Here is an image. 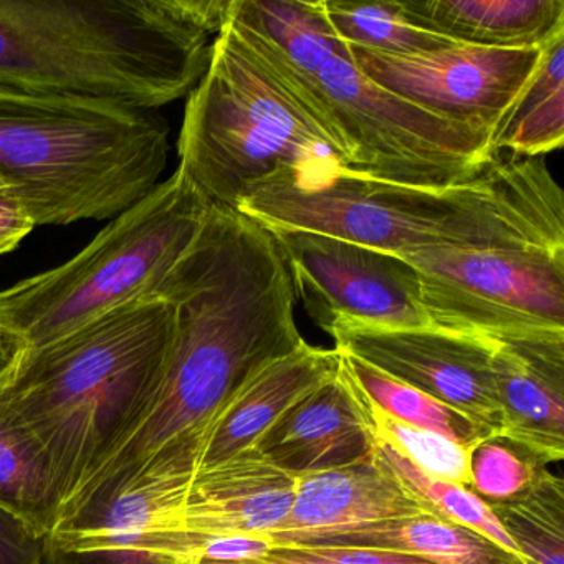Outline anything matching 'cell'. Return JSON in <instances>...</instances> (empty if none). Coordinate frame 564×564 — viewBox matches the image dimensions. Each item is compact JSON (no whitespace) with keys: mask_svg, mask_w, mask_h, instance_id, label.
<instances>
[{"mask_svg":"<svg viewBox=\"0 0 564 564\" xmlns=\"http://www.w3.org/2000/svg\"><path fill=\"white\" fill-rule=\"evenodd\" d=\"M156 295L174 312L160 391L140 427L65 505L61 520L110 501L171 442L193 434L209 441L220 412L247 382L306 345L279 243L237 209L210 206Z\"/></svg>","mask_w":564,"mask_h":564,"instance_id":"6da1fadb","label":"cell"},{"mask_svg":"<svg viewBox=\"0 0 564 564\" xmlns=\"http://www.w3.org/2000/svg\"><path fill=\"white\" fill-rule=\"evenodd\" d=\"M229 22L315 118L349 173L445 187L475 180L497 158L491 131L422 110L366 77L319 0H232Z\"/></svg>","mask_w":564,"mask_h":564,"instance_id":"7a4b0ae2","label":"cell"},{"mask_svg":"<svg viewBox=\"0 0 564 564\" xmlns=\"http://www.w3.org/2000/svg\"><path fill=\"white\" fill-rule=\"evenodd\" d=\"M232 0H0V88L158 110L194 90Z\"/></svg>","mask_w":564,"mask_h":564,"instance_id":"3957f363","label":"cell"},{"mask_svg":"<svg viewBox=\"0 0 564 564\" xmlns=\"http://www.w3.org/2000/svg\"><path fill=\"white\" fill-rule=\"evenodd\" d=\"M237 210L269 230L323 234L399 257L435 247L564 250L563 191L543 158H495L480 176L445 187L349 171L308 186L282 176Z\"/></svg>","mask_w":564,"mask_h":564,"instance_id":"277c9868","label":"cell"},{"mask_svg":"<svg viewBox=\"0 0 564 564\" xmlns=\"http://www.w3.org/2000/svg\"><path fill=\"white\" fill-rule=\"evenodd\" d=\"M173 338V306L151 295L24 349L0 381V409L37 442L62 510L147 417Z\"/></svg>","mask_w":564,"mask_h":564,"instance_id":"5b68a950","label":"cell"},{"mask_svg":"<svg viewBox=\"0 0 564 564\" xmlns=\"http://www.w3.org/2000/svg\"><path fill=\"white\" fill-rule=\"evenodd\" d=\"M160 111L0 88V181L37 226L115 219L166 170Z\"/></svg>","mask_w":564,"mask_h":564,"instance_id":"8992f818","label":"cell"},{"mask_svg":"<svg viewBox=\"0 0 564 564\" xmlns=\"http://www.w3.org/2000/svg\"><path fill=\"white\" fill-rule=\"evenodd\" d=\"M177 170L210 206L237 209L256 187L286 176L318 184L346 170L315 118L227 24L187 95Z\"/></svg>","mask_w":564,"mask_h":564,"instance_id":"52a82bcc","label":"cell"},{"mask_svg":"<svg viewBox=\"0 0 564 564\" xmlns=\"http://www.w3.org/2000/svg\"><path fill=\"white\" fill-rule=\"evenodd\" d=\"M210 204L176 170L64 265L0 290V328L41 348L156 295L203 229Z\"/></svg>","mask_w":564,"mask_h":564,"instance_id":"ba28073f","label":"cell"},{"mask_svg":"<svg viewBox=\"0 0 564 564\" xmlns=\"http://www.w3.org/2000/svg\"><path fill=\"white\" fill-rule=\"evenodd\" d=\"M402 259L435 328L491 343L564 338V250L435 247Z\"/></svg>","mask_w":564,"mask_h":564,"instance_id":"9c48e42d","label":"cell"},{"mask_svg":"<svg viewBox=\"0 0 564 564\" xmlns=\"http://www.w3.org/2000/svg\"><path fill=\"white\" fill-rule=\"evenodd\" d=\"M270 232L293 292L325 332L339 319L388 328L432 326L417 272L402 257L305 230Z\"/></svg>","mask_w":564,"mask_h":564,"instance_id":"30bf717a","label":"cell"},{"mask_svg":"<svg viewBox=\"0 0 564 564\" xmlns=\"http://www.w3.org/2000/svg\"><path fill=\"white\" fill-rule=\"evenodd\" d=\"M346 47L352 64L379 87L437 117L491 131L497 140L546 45L488 48L457 44L402 57Z\"/></svg>","mask_w":564,"mask_h":564,"instance_id":"8fae6325","label":"cell"},{"mask_svg":"<svg viewBox=\"0 0 564 564\" xmlns=\"http://www.w3.org/2000/svg\"><path fill=\"white\" fill-rule=\"evenodd\" d=\"M335 349L464 412L490 437L501 415L491 356L497 343L425 326L388 328L339 319L326 329Z\"/></svg>","mask_w":564,"mask_h":564,"instance_id":"7c38bea8","label":"cell"},{"mask_svg":"<svg viewBox=\"0 0 564 564\" xmlns=\"http://www.w3.org/2000/svg\"><path fill=\"white\" fill-rule=\"evenodd\" d=\"M422 513L431 511L372 454L296 478L292 508L269 540L273 547L313 544Z\"/></svg>","mask_w":564,"mask_h":564,"instance_id":"4fadbf2b","label":"cell"},{"mask_svg":"<svg viewBox=\"0 0 564 564\" xmlns=\"http://www.w3.org/2000/svg\"><path fill=\"white\" fill-rule=\"evenodd\" d=\"M500 438L543 465L564 458V338L497 343Z\"/></svg>","mask_w":564,"mask_h":564,"instance_id":"5bb4252c","label":"cell"},{"mask_svg":"<svg viewBox=\"0 0 564 564\" xmlns=\"http://www.w3.org/2000/svg\"><path fill=\"white\" fill-rule=\"evenodd\" d=\"M295 484L256 451L242 452L197 470L170 530L269 538L292 508Z\"/></svg>","mask_w":564,"mask_h":564,"instance_id":"9a60e30c","label":"cell"},{"mask_svg":"<svg viewBox=\"0 0 564 564\" xmlns=\"http://www.w3.org/2000/svg\"><path fill=\"white\" fill-rule=\"evenodd\" d=\"M250 451L300 478L366 460L375 454V441L338 369L332 381L310 392L270 425Z\"/></svg>","mask_w":564,"mask_h":564,"instance_id":"2e32d148","label":"cell"},{"mask_svg":"<svg viewBox=\"0 0 564 564\" xmlns=\"http://www.w3.org/2000/svg\"><path fill=\"white\" fill-rule=\"evenodd\" d=\"M339 359L335 348L306 343L267 366L220 412L204 447L199 470L250 451L290 408L338 375Z\"/></svg>","mask_w":564,"mask_h":564,"instance_id":"e0dca14e","label":"cell"},{"mask_svg":"<svg viewBox=\"0 0 564 564\" xmlns=\"http://www.w3.org/2000/svg\"><path fill=\"white\" fill-rule=\"evenodd\" d=\"M415 28L455 44L541 48L564 34L563 0H399Z\"/></svg>","mask_w":564,"mask_h":564,"instance_id":"ac0fdd59","label":"cell"},{"mask_svg":"<svg viewBox=\"0 0 564 564\" xmlns=\"http://www.w3.org/2000/svg\"><path fill=\"white\" fill-rule=\"evenodd\" d=\"M313 544L398 551L437 564H520L487 538L431 513L326 538Z\"/></svg>","mask_w":564,"mask_h":564,"instance_id":"d6986e66","label":"cell"},{"mask_svg":"<svg viewBox=\"0 0 564 564\" xmlns=\"http://www.w3.org/2000/svg\"><path fill=\"white\" fill-rule=\"evenodd\" d=\"M564 143V34L543 48L540 64L495 140L497 153L543 158Z\"/></svg>","mask_w":564,"mask_h":564,"instance_id":"ffe728a7","label":"cell"},{"mask_svg":"<svg viewBox=\"0 0 564 564\" xmlns=\"http://www.w3.org/2000/svg\"><path fill=\"white\" fill-rule=\"evenodd\" d=\"M0 505L51 534L61 520L62 497L32 435L0 409Z\"/></svg>","mask_w":564,"mask_h":564,"instance_id":"44dd1931","label":"cell"},{"mask_svg":"<svg viewBox=\"0 0 564 564\" xmlns=\"http://www.w3.org/2000/svg\"><path fill=\"white\" fill-rule=\"evenodd\" d=\"M339 368L351 384L384 414L402 424L435 432L462 445H474L490 437L477 422L464 412L437 401L432 395L404 384L355 356L339 352Z\"/></svg>","mask_w":564,"mask_h":564,"instance_id":"7402d4cb","label":"cell"},{"mask_svg":"<svg viewBox=\"0 0 564 564\" xmlns=\"http://www.w3.org/2000/svg\"><path fill=\"white\" fill-rule=\"evenodd\" d=\"M333 34L346 45L389 55H422L454 47L455 42L412 25L399 0L352 2L319 0Z\"/></svg>","mask_w":564,"mask_h":564,"instance_id":"603a6c76","label":"cell"},{"mask_svg":"<svg viewBox=\"0 0 564 564\" xmlns=\"http://www.w3.org/2000/svg\"><path fill=\"white\" fill-rule=\"evenodd\" d=\"M528 564H564V484L546 467L530 487L507 501L488 503Z\"/></svg>","mask_w":564,"mask_h":564,"instance_id":"cb8c5ba5","label":"cell"},{"mask_svg":"<svg viewBox=\"0 0 564 564\" xmlns=\"http://www.w3.org/2000/svg\"><path fill=\"white\" fill-rule=\"evenodd\" d=\"M375 455L432 514L475 531L513 556L518 563L528 564L527 557L505 533L487 501L481 500L470 488L425 474L384 442L375 441Z\"/></svg>","mask_w":564,"mask_h":564,"instance_id":"d4e9b609","label":"cell"},{"mask_svg":"<svg viewBox=\"0 0 564 564\" xmlns=\"http://www.w3.org/2000/svg\"><path fill=\"white\" fill-rule=\"evenodd\" d=\"M341 361V359H339ZM341 371V368H339ZM349 388L356 398L359 415L362 424L368 429L369 434L375 441L384 442L392 448L404 455L409 462L421 468L425 474L434 477L445 478L454 484L468 487V458H470V447L468 445L457 444L444 435L435 432L424 431V429L411 427L395 421L391 415L384 414L378 408L371 404L348 378Z\"/></svg>","mask_w":564,"mask_h":564,"instance_id":"484cf974","label":"cell"},{"mask_svg":"<svg viewBox=\"0 0 564 564\" xmlns=\"http://www.w3.org/2000/svg\"><path fill=\"white\" fill-rule=\"evenodd\" d=\"M543 467L505 438H481L470 448L467 488L487 503L511 500L530 487Z\"/></svg>","mask_w":564,"mask_h":564,"instance_id":"4316f807","label":"cell"},{"mask_svg":"<svg viewBox=\"0 0 564 564\" xmlns=\"http://www.w3.org/2000/svg\"><path fill=\"white\" fill-rule=\"evenodd\" d=\"M256 561L262 564H437L398 551L315 544L272 547L265 556Z\"/></svg>","mask_w":564,"mask_h":564,"instance_id":"83f0119b","label":"cell"},{"mask_svg":"<svg viewBox=\"0 0 564 564\" xmlns=\"http://www.w3.org/2000/svg\"><path fill=\"white\" fill-rule=\"evenodd\" d=\"M181 560L140 544H64L48 534L42 564H180Z\"/></svg>","mask_w":564,"mask_h":564,"instance_id":"f1b7e54d","label":"cell"},{"mask_svg":"<svg viewBox=\"0 0 564 564\" xmlns=\"http://www.w3.org/2000/svg\"><path fill=\"white\" fill-rule=\"evenodd\" d=\"M47 536L0 505V564H42Z\"/></svg>","mask_w":564,"mask_h":564,"instance_id":"f546056e","label":"cell"},{"mask_svg":"<svg viewBox=\"0 0 564 564\" xmlns=\"http://www.w3.org/2000/svg\"><path fill=\"white\" fill-rule=\"evenodd\" d=\"M37 227L21 197L0 183V256L12 252Z\"/></svg>","mask_w":564,"mask_h":564,"instance_id":"4dcf8cb0","label":"cell"},{"mask_svg":"<svg viewBox=\"0 0 564 564\" xmlns=\"http://www.w3.org/2000/svg\"><path fill=\"white\" fill-rule=\"evenodd\" d=\"M24 349L21 339L0 328V381L14 368Z\"/></svg>","mask_w":564,"mask_h":564,"instance_id":"1f68e13d","label":"cell"},{"mask_svg":"<svg viewBox=\"0 0 564 564\" xmlns=\"http://www.w3.org/2000/svg\"><path fill=\"white\" fill-rule=\"evenodd\" d=\"M197 564H262L259 561H214V560H197Z\"/></svg>","mask_w":564,"mask_h":564,"instance_id":"d6a6232c","label":"cell"},{"mask_svg":"<svg viewBox=\"0 0 564 564\" xmlns=\"http://www.w3.org/2000/svg\"><path fill=\"white\" fill-rule=\"evenodd\" d=\"M180 564H197V561H181Z\"/></svg>","mask_w":564,"mask_h":564,"instance_id":"836d02e7","label":"cell"},{"mask_svg":"<svg viewBox=\"0 0 564 564\" xmlns=\"http://www.w3.org/2000/svg\"><path fill=\"white\" fill-rule=\"evenodd\" d=\"M0 183H2V181H0Z\"/></svg>","mask_w":564,"mask_h":564,"instance_id":"e575fe53","label":"cell"}]
</instances>
